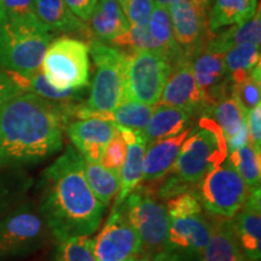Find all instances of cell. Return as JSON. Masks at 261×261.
Masks as SVG:
<instances>
[{"label":"cell","instance_id":"cell-43","mask_svg":"<svg viewBox=\"0 0 261 261\" xmlns=\"http://www.w3.org/2000/svg\"><path fill=\"white\" fill-rule=\"evenodd\" d=\"M236 261H253V260L249 259V257H248L246 254H244L242 250H241V248H240V250H238L237 256H236Z\"/></svg>","mask_w":261,"mask_h":261},{"label":"cell","instance_id":"cell-2","mask_svg":"<svg viewBox=\"0 0 261 261\" xmlns=\"http://www.w3.org/2000/svg\"><path fill=\"white\" fill-rule=\"evenodd\" d=\"M67 103L31 92L5 103L0 109V168L37 163L61 150Z\"/></svg>","mask_w":261,"mask_h":261},{"label":"cell","instance_id":"cell-8","mask_svg":"<svg viewBox=\"0 0 261 261\" xmlns=\"http://www.w3.org/2000/svg\"><path fill=\"white\" fill-rule=\"evenodd\" d=\"M119 207L140 238V256L167 250L169 215L166 205L160 203L154 194L148 189L137 187Z\"/></svg>","mask_w":261,"mask_h":261},{"label":"cell","instance_id":"cell-35","mask_svg":"<svg viewBox=\"0 0 261 261\" xmlns=\"http://www.w3.org/2000/svg\"><path fill=\"white\" fill-rule=\"evenodd\" d=\"M126 152L127 144L125 139L122 138L121 133L116 128L115 133H114L112 139L109 140L106 149H104L102 156H100V166L120 174V171H121V167L126 159Z\"/></svg>","mask_w":261,"mask_h":261},{"label":"cell","instance_id":"cell-21","mask_svg":"<svg viewBox=\"0 0 261 261\" xmlns=\"http://www.w3.org/2000/svg\"><path fill=\"white\" fill-rule=\"evenodd\" d=\"M191 115L185 110L168 106H154L151 116L144 129L139 135L145 140L146 145L151 144L156 140L177 136L189 128Z\"/></svg>","mask_w":261,"mask_h":261},{"label":"cell","instance_id":"cell-7","mask_svg":"<svg viewBox=\"0 0 261 261\" xmlns=\"http://www.w3.org/2000/svg\"><path fill=\"white\" fill-rule=\"evenodd\" d=\"M90 48L84 41L61 38L48 45L40 69L47 83L60 91H83L90 83Z\"/></svg>","mask_w":261,"mask_h":261},{"label":"cell","instance_id":"cell-3","mask_svg":"<svg viewBox=\"0 0 261 261\" xmlns=\"http://www.w3.org/2000/svg\"><path fill=\"white\" fill-rule=\"evenodd\" d=\"M227 145L219 126L203 115L198 128L191 129L171 168L172 177L162 184L159 197L171 198L200 184L202 179L227 158Z\"/></svg>","mask_w":261,"mask_h":261},{"label":"cell","instance_id":"cell-37","mask_svg":"<svg viewBox=\"0 0 261 261\" xmlns=\"http://www.w3.org/2000/svg\"><path fill=\"white\" fill-rule=\"evenodd\" d=\"M2 4L8 21H39L35 14L34 0H2Z\"/></svg>","mask_w":261,"mask_h":261},{"label":"cell","instance_id":"cell-41","mask_svg":"<svg viewBox=\"0 0 261 261\" xmlns=\"http://www.w3.org/2000/svg\"><path fill=\"white\" fill-rule=\"evenodd\" d=\"M138 261H192L189 257L181 255L177 252L173 250H163L154 255H146V256H139Z\"/></svg>","mask_w":261,"mask_h":261},{"label":"cell","instance_id":"cell-16","mask_svg":"<svg viewBox=\"0 0 261 261\" xmlns=\"http://www.w3.org/2000/svg\"><path fill=\"white\" fill-rule=\"evenodd\" d=\"M64 129L85 161L99 163L100 156L115 133L116 126L110 120L94 117L70 121Z\"/></svg>","mask_w":261,"mask_h":261},{"label":"cell","instance_id":"cell-14","mask_svg":"<svg viewBox=\"0 0 261 261\" xmlns=\"http://www.w3.org/2000/svg\"><path fill=\"white\" fill-rule=\"evenodd\" d=\"M158 104H163L195 115L204 113V103L192 70L191 58L182 57L171 65Z\"/></svg>","mask_w":261,"mask_h":261},{"label":"cell","instance_id":"cell-15","mask_svg":"<svg viewBox=\"0 0 261 261\" xmlns=\"http://www.w3.org/2000/svg\"><path fill=\"white\" fill-rule=\"evenodd\" d=\"M210 0H172L168 5L174 39L179 46L195 51L207 23V5Z\"/></svg>","mask_w":261,"mask_h":261},{"label":"cell","instance_id":"cell-39","mask_svg":"<svg viewBox=\"0 0 261 261\" xmlns=\"http://www.w3.org/2000/svg\"><path fill=\"white\" fill-rule=\"evenodd\" d=\"M67 8L83 22H89L98 0H64Z\"/></svg>","mask_w":261,"mask_h":261},{"label":"cell","instance_id":"cell-40","mask_svg":"<svg viewBox=\"0 0 261 261\" xmlns=\"http://www.w3.org/2000/svg\"><path fill=\"white\" fill-rule=\"evenodd\" d=\"M22 92L23 91L19 89L6 71H0V109L11 98H14Z\"/></svg>","mask_w":261,"mask_h":261},{"label":"cell","instance_id":"cell-13","mask_svg":"<svg viewBox=\"0 0 261 261\" xmlns=\"http://www.w3.org/2000/svg\"><path fill=\"white\" fill-rule=\"evenodd\" d=\"M225 52L218 51L205 45L196 47L191 60L195 80L202 93L204 103V113L214 104L227 96L228 75L224 62Z\"/></svg>","mask_w":261,"mask_h":261},{"label":"cell","instance_id":"cell-11","mask_svg":"<svg viewBox=\"0 0 261 261\" xmlns=\"http://www.w3.org/2000/svg\"><path fill=\"white\" fill-rule=\"evenodd\" d=\"M169 69V62L159 51H135L127 56V99L156 106Z\"/></svg>","mask_w":261,"mask_h":261},{"label":"cell","instance_id":"cell-6","mask_svg":"<svg viewBox=\"0 0 261 261\" xmlns=\"http://www.w3.org/2000/svg\"><path fill=\"white\" fill-rule=\"evenodd\" d=\"M50 31L39 21H6L0 25V68L18 74L40 69L50 45Z\"/></svg>","mask_w":261,"mask_h":261},{"label":"cell","instance_id":"cell-19","mask_svg":"<svg viewBox=\"0 0 261 261\" xmlns=\"http://www.w3.org/2000/svg\"><path fill=\"white\" fill-rule=\"evenodd\" d=\"M189 127L177 136L156 140L145 150L143 180L156 181L165 177L174 165L184 140L190 135Z\"/></svg>","mask_w":261,"mask_h":261},{"label":"cell","instance_id":"cell-5","mask_svg":"<svg viewBox=\"0 0 261 261\" xmlns=\"http://www.w3.org/2000/svg\"><path fill=\"white\" fill-rule=\"evenodd\" d=\"M169 215L167 250L190 260L198 259L210 242L212 224L202 213L201 202L194 191L173 196L166 204Z\"/></svg>","mask_w":261,"mask_h":261},{"label":"cell","instance_id":"cell-32","mask_svg":"<svg viewBox=\"0 0 261 261\" xmlns=\"http://www.w3.org/2000/svg\"><path fill=\"white\" fill-rule=\"evenodd\" d=\"M58 242L54 261H97L92 252V238L73 237Z\"/></svg>","mask_w":261,"mask_h":261},{"label":"cell","instance_id":"cell-42","mask_svg":"<svg viewBox=\"0 0 261 261\" xmlns=\"http://www.w3.org/2000/svg\"><path fill=\"white\" fill-rule=\"evenodd\" d=\"M11 197L12 194L10 192L8 187H6L5 182H0V213L6 210Z\"/></svg>","mask_w":261,"mask_h":261},{"label":"cell","instance_id":"cell-17","mask_svg":"<svg viewBox=\"0 0 261 261\" xmlns=\"http://www.w3.org/2000/svg\"><path fill=\"white\" fill-rule=\"evenodd\" d=\"M260 188L250 190L246 202L233 219L238 246L253 261L260 260L261 255V211Z\"/></svg>","mask_w":261,"mask_h":261},{"label":"cell","instance_id":"cell-38","mask_svg":"<svg viewBox=\"0 0 261 261\" xmlns=\"http://www.w3.org/2000/svg\"><path fill=\"white\" fill-rule=\"evenodd\" d=\"M248 132H249V143L257 151L261 149V106H256L248 112L247 116Z\"/></svg>","mask_w":261,"mask_h":261},{"label":"cell","instance_id":"cell-18","mask_svg":"<svg viewBox=\"0 0 261 261\" xmlns=\"http://www.w3.org/2000/svg\"><path fill=\"white\" fill-rule=\"evenodd\" d=\"M122 138L127 144L126 159L123 162L121 171H120V189L117 192V197L114 207H119L127 196L143 180V166H144V155L146 150V143L142 138L139 132L132 129L122 128L116 126Z\"/></svg>","mask_w":261,"mask_h":261},{"label":"cell","instance_id":"cell-34","mask_svg":"<svg viewBox=\"0 0 261 261\" xmlns=\"http://www.w3.org/2000/svg\"><path fill=\"white\" fill-rule=\"evenodd\" d=\"M260 70L257 68L253 71L249 76L241 81V83L233 84L231 87V93L237 98L238 102L241 103L247 112L252 110L253 108L260 104L261 99V87H260Z\"/></svg>","mask_w":261,"mask_h":261},{"label":"cell","instance_id":"cell-26","mask_svg":"<svg viewBox=\"0 0 261 261\" xmlns=\"http://www.w3.org/2000/svg\"><path fill=\"white\" fill-rule=\"evenodd\" d=\"M257 0H215L210 14L211 31L241 24L256 14Z\"/></svg>","mask_w":261,"mask_h":261},{"label":"cell","instance_id":"cell-44","mask_svg":"<svg viewBox=\"0 0 261 261\" xmlns=\"http://www.w3.org/2000/svg\"><path fill=\"white\" fill-rule=\"evenodd\" d=\"M6 21V16L4 12V9H3V4H2V0H0V25H2L4 22Z\"/></svg>","mask_w":261,"mask_h":261},{"label":"cell","instance_id":"cell-31","mask_svg":"<svg viewBox=\"0 0 261 261\" xmlns=\"http://www.w3.org/2000/svg\"><path fill=\"white\" fill-rule=\"evenodd\" d=\"M154 107L148 104L126 99L110 113V121L122 128L140 132L144 129L151 116Z\"/></svg>","mask_w":261,"mask_h":261},{"label":"cell","instance_id":"cell-25","mask_svg":"<svg viewBox=\"0 0 261 261\" xmlns=\"http://www.w3.org/2000/svg\"><path fill=\"white\" fill-rule=\"evenodd\" d=\"M148 29L152 39L161 47L162 54L165 55L166 60L169 62V65L174 64L180 58L185 57L184 51L181 50V47L174 39L171 16H169L167 6H154L148 22Z\"/></svg>","mask_w":261,"mask_h":261},{"label":"cell","instance_id":"cell-22","mask_svg":"<svg viewBox=\"0 0 261 261\" xmlns=\"http://www.w3.org/2000/svg\"><path fill=\"white\" fill-rule=\"evenodd\" d=\"M34 5L39 22L48 31L79 33L86 38L91 35L90 28L74 16L64 0H34Z\"/></svg>","mask_w":261,"mask_h":261},{"label":"cell","instance_id":"cell-33","mask_svg":"<svg viewBox=\"0 0 261 261\" xmlns=\"http://www.w3.org/2000/svg\"><path fill=\"white\" fill-rule=\"evenodd\" d=\"M114 46L132 48L135 51H159L162 54L161 47L150 35L148 25L130 24L128 31L112 41ZM165 56V55H163Z\"/></svg>","mask_w":261,"mask_h":261},{"label":"cell","instance_id":"cell-9","mask_svg":"<svg viewBox=\"0 0 261 261\" xmlns=\"http://www.w3.org/2000/svg\"><path fill=\"white\" fill-rule=\"evenodd\" d=\"M197 192L208 213L231 219L242 208L250 189L226 158L202 179Z\"/></svg>","mask_w":261,"mask_h":261},{"label":"cell","instance_id":"cell-1","mask_svg":"<svg viewBox=\"0 0 261 261\" xmlns=\"http://www.w3.org/2000/svg\"><path fill=\"white\" fill-rule=\"evenodd\" d=\"M83 156L68 146L42 173L39 211L57 241L89 236L102 220L104 205L87 184Z\"/></svg>","mask_w":261,"mask_h":261},{"label":"cell","instance_id":"cell-27","mask_svg":"<svg viewBox=\"0 0 261 261\" xmlns=\"http://www.w3.org/2000/svg\"><path fill=\"white\" fill-rule=\"evenodd\" d=\"M261 42V18L260 10H256V15L252 18L243 22L241 24H236L221 34L212 39L207 42V46L215 50L226 52L228 48L236 45L252 44L255 46H260Z\"/></svg>","mask_w":261,"mask_h":261},{"label":"cell","instance_id":"cell-20","mask_svg":"<svg viewBox=\"0 0 261 261\" xmlns=\"http://www.w3.org/2000/svg\"><path fill=\"white\" fill-rule=\"evenodd\" d=\"M129 25L120 0H98L90 18L91 34L98 41L112 42L128 31Z\"/></svg>","mask_w":261,"mask_h":261},{"label":"cell","instance_id":"cell-23","mask_svg":"<svg viewBox=\"0 0 261 261\" xmlns=\"http://www.w3.org/2000/svg\"><path fill=\"white\" fill-rule=\"evenodd\" d=\"M240 246L233 219L218 218L212 223L210 242L201 255V261H236Z\"/></svg>","mask_w":261,"mask_h":261},{"label":"cell","instance_id":"cell-10","mask_svg":"<svg viewBox=\"0 0 261 261\" xmlns=\"http://www.w3.org/2000/svg\"><path fill=\"white\" fill-rule=\"evenodd\" d=\"M48 232L40 211L21 204L0 220V259L33 253L45 243Z\"/></svg>","mask_w":261,"mask_h":261},{"label":"cell","instance_id":"cell-45","mask_svg":"<svg viewBox=\"0 0 261 261\" xmlns=\"http://www.w3.org/2000/svg\"><path fill=\"white\" fill-rule=\"evenodd\" d=\"M123 261H138V257H130V259L123 260Z\"/></svg>","mask_w":261,"mask_h":261},{"label":"cell","instance_id":"cell-24","mask_svg":"<svg viewBox=\"0 0 261 261\" xmlns=\"http://www.w3.org/2000/svg\"><path fill=\"white\" fill-rule=\"evenodd\" d=\"M203 115L211 116L219 126L226 143L240 135L248 126V112L241 106L237 98L232 93L227 94L223 99L208 110Z\"/></svg>","mask_w":261,"mask_h":261},{"label":"cell","instance_id":"cell-4","mask_svg":"<svg viewBox=\"0 0 261 261\" xmlns=\"http://www.w3.org/2000/svg\"><path fill=\"white\" fill-rule=\"evenodd\" d=\"M89 48L97 70L90 98L76 107L74 119L110 120V113L127 99V56L117 47H110L98 40L91 41Z\"/></svg>","mask_w":261,"mask_h":261},{"label":"cell","instance_id":"cell-36","mask_svg":"<svg viewBox=\"0 0 261 261\" xmlns=\"http://www.w3.org/2000/svg\"><path fill=\"white\" fill-rule=\"evenodd\" d=\"M129 24L148 25L154 10V0H120Z\"/></svg>","mask_w":261,"mask_h":261},{"label":"cell","instance_id":"cell-30","mask_svg":"<svg viewBox=\"0 0 261 261\" xmlns=\"http://www.w3.org/2000/svg\"><path fill=\"white\" fill-rule=\"evenodd\" d=\"M227 159L250 190L260 188V151H257L250 143L228 152Z\"/></svg>","mask_w":261,"mask_h":261},{"label":"cell","instance_id":"cell-12","mask_svg":"<svg viewBox=\"0 0 261 261\" xmlns=\"http://www.w3.org/2000/svg\"><path fill=\"white\" fill-rule=\"evenodd\" d=\"M92 252L97 261H123L140 256V238L120 207L113 208L102 231L92 238Z\"/></svg>","mask_w":261,"mask_h":261},{"label":"cell","instance_id":"cell-29","mask_svg":"<svg viewBox=\"0 0 261 261\" xmlns=\"http://www.w3.org/2000/svg\"><path fill=\"white\" fill-rule=\"evenodd\" d=\"M85 177L94 197L107 207L120 189V174L104 168L99 163H84Z\"/></svg>","mask_w":261,"mask_h":261},{"label":"cell","instance_id":"cell-28","mask_svg":"<svg viewBox=\"0 0 261 261\" xmlns=\"http://www.w3.org/2000/svg\"><path fill=\"white\" fill-rule=\"evenodd\" d=\"M224 62L230 81L233 84L241 83L260 68V46L252 44L236 45L225 52Z\"/></svg>","mask_w":261,"mask_h":261}]
</instances>
